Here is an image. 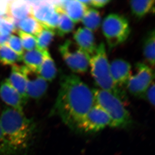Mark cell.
I'll use <instances>...</instances> for the list:
<instances>
[{
    "label": "cell",
    "instance_id": "1",
    "mask_svg": "<svg viewBox=\"0 0 155 155\" xmlns=\"http://www.w3.org/2000/svg\"><path fill=\"white\" fill-rule=\"evenodd\" d=\"M95 104L92 90L81 78L74 74H63L51 114L58 116L64 124L74 130Z\"/></svg>",
    "mask_w": 155,
    "mask_h": 155
},
{
    "label": "cell",
    "instance_id": "2",
    "mask_svg": "<svg viewBox=\"0 0 155 155\" xmlns=\"http://www.w3.org/2000/svg\"><path fill=\"white\" fill-rule=\"evenodd\" d=\"M0 126L7 148V154L24 151L31 144L35 134L34 120L11 107L4 110L0 116Z\"/></svg>",
    "mask_w": 155,
    "mask_h": 155
},
{
    "label": "cell",
    "instance_id": "3",
    "mask_svg": "<svg viewBox=\"0 0 155 155\" xmlns=\"http://www.w3.org/2000/svg\"><path fill=\"white\" fill-rule=\"evenodd\" d=\"M89 66L92 77L100 89L112 93L124 103L126 102V92L116 85L111 77L110 63L104 42L97 46L95 52L91 56Z\"/></svg>",
    "mask_w": 155,
    "mask_h": 155
},
{
    "label": "cell",
    "instance_id": "4",
    "mask_svg": "<svg viewBox=\"0 0 155 155\" xmlns=\"http://www.w3.org/2000/svg\"><path fill=\"white\" fill-rule=\"evenodd\" d=\"M95 104L101 107L111 120V127L127 129L133 120L124 102L110 92L101 89H92Z\"/></svg>",
    "mask_w": 155,
    "mask_h": 155
},
{
    "label": "cell",
    "instance_id": "5",
    "mask_svg": "<svg viewBox=\"0 0 155 155\" xmlns=\"http://www.w3.org/2000/svg\"><path fill=\"white\" fill-rule=\"evenodd\" d=\"M101 28L110 49L123 44L130 34L129 21L118 14H110L104 18Z\"/></svg>",
    "mask_w": 155,
    "mask_h": 155
},
{
    "label": "cell",
    "instance_id": "6",
    "mask_svg": "<svg viewBox=\"0 0 155 155\" xmlns=\"http://www.w3.org/2000/svg\"><path fill=\"white\" fill-rule=\"evenodd\" d=\"M59 51L65 63L72 71L82 74L87 71L91 56L74 42L66 40L59 46Z\"/></svg>",
    "mask_w": 155,
    "mask_h": 155
},
{
    "label": "cell",
    "instance_id": "7",
    "mask_svg": "<svg viewBox=\"0 0 155 155\" xmlns=\"http://www.w3.org/2000/svg\"><path fill=\"white\" fill-rule=\"evenodd\" d=\"M111 127V120L108 114L98 105H94L75 128L74 131L79 133H95Z\"/></svg>",
    "mask_w": 155,
    "mask_h": 155
},
{
    "label": "cell",
    "instance_id": "8",
    "mask_svg": "<svg viewBox=\"0 0 155 155\" xmlns=\"http://www.w3.org/2000/svg\"><path fill=\"white\" fill-rule=\"evenodd\" d=\"M136 70V73L131 74L126 85L130 94L143 98L145 92L153 82L154 72L149 65L143 62L137 63Z\"/></svg>",
    "mask_w": 155,
    "mask_h": 155
},
{
    "label": "cell",
    "instance_id": "9",
    "mask_svg": "<svg viewBox=\"0 0 155 155\" xmlns=\"http://www.w3.org/2000/svg\"><path fill=\"white\" fill-rule=\"evenodd\" d=\"M20 69L26 81L27 92L29 98L38 100L45 95L48 89V83L38 72L26 66H21Z\"/></svg>",
    "mask_w": 155,
    "mask_h": 155
},
{
    "label": "cell",
    "instance_id": "10",
    "mask_svg": "<svg viewBox=\"0 0 155 155\" xmlns=\"http://www.w3.org/2000/svg\"><path fill=\"white\" fill-rule=\"evenodd\" d=\"M0 97L11 108L23 112L25 104L20 95L11 85L8 79H5L0 84Z\"/></svg>",
    "mask_w": 155,
    "mask_h": 155
},
{
    "label": "cell",
    "instance_id": "11",
    "mask_svg": "<svg viewBox=\"0 0 155 155\" xmlns=\"http://www.w3.org/2000/svg\"><path fill=\"white\" fill-rule=\"evenodd\" d=\"M56 6L63 11L74 24L81 21L88 9L87 6L79 0L56 1Z\"/></svg>",
    "mask_w": 155,
    "mask_h": 155
},
{
    "label": "cell",
    "instance_id": "12",
    "mask_svg": "<svg viewBox=\"0 0 155 155\" xmlns=\"http://www.w3.org/2000/svg\"><path fill=\"white\" fill-rule=\"evenodd\" d=\"M110 70L113 81L117 86L126 85L132 74L130 63L121 58L114 59L110 64Z\"/></svg>",
    "mask_w": 155,
    "mask_h": 155
},
{
    "label": "cell",
    "instance_id": "13",
    "mask_svg": "<svg viewBox=\"0 0 155 155\" xmlns=\"http://www.w3.org/2000/svg\"><path fill=\"white\" fill-rule=\"evenodd\" d=\"M73 39L76 45L90 56L95 52L97 46L92 31L85 27H80L73 34Z\"/></svg>",
    "mask_w": 155,
    "mask_h": 155
},
{
    "label": "cell",
    "instance_id": "14",
    "mask_svg": "<svg viewBox=\"0 0 155 155\" xmlns=\"http://www.w3.org/2000/svg\"><path fill=\"white\" fill-rule=\"evenodd\" d=\"M6 15L13 20L19 21L33 16V8L27 1H12L7 6Z\"/></svg>",
    "mask_w": 155,
    "mask_h": 155
},
{
    "label": "cell",
    "instance_id": "15",
    "mask_svg": "<svg viewBox=\"0 0 155 155\" xmlns=\"http://www.w3.org/2000/svg\"><path fill=\"white\" fill-rule=\"evenodd\" d=\"M8 79L20 95L26 105L29 100V97L27 92L26 81L21 70L20 66H18L17 64L12 66L10 75Z\"/></svg>",
    "mask_w": 155,
    "mask_h": 155
},
{
    "label": "cell",
    "instance_id": "16",
    "mask_svg": "<svg viewBox=\"0 0 155 155\" xmlns=\"http://www.w3.org/2000/svg\"><path fill=\"white\" fill-rule=\"evenodd\" d=\"M38 73L47 82H51L56 77L57 68L48 50L44 51V60Z\"/></svg>",
    "mask_w": 155,
    "mask_h": 155
},
{
    "label": "cell",
    "instance_id": "17",
    "mask_svg": "<svg viewBox=\"0 0 155 155\" xmlns=\"http://www.w3.org/2000/svg\"><path fill=\"white\" fill-rule=\"evenodd\" d=\"M14 24L17 30L31 34L36 37L43 29L41 24L33 16L28 17L19 21H14Z\"/></svg>",
    "mask_w": 155,
    "mask_h": 155
},
{
    "label": "cell",
    "instance_id": "18",
    "mask_svg": "<svg viewBox=\"0 0 155 155\" xmlns=\"http://www.w3.org/2000/svg\"><path fill=\"white\" fill-rule=\"evenodd\" d=\"M55 2L40 1L33 8V16L41 24L46 22L55 10Z\"/></svg>",
    "mask_w": 155,
    "mask_h": 155
},
{
    "label": "cell",
    "instance_id": "19",
    "mask_svg": "<svg viewBox=\"0 0 155 155\" xmlns=\"http://www.w3.org/2000/svg\"><path fill=\"white\" fill-rule=\"evenodd\" d=\"M44 60V51L38 49L27 51L22 56V60L26 66L38 72Z\"/></svg>",
    "mask_w": 155,
    "mask_h": 155
},
{
    "label": "cell",
    "instance_id": "20",
    "mask_svg": "<svg viewBox=\"0 0 155 155\" xmlns=\"http://www.w3.org/2000/svg\"><path fill=\"white\" fill-rule=\"evenodd\" d=\"M154 0H133L130 2L131 11L134 16L141 19L149 13L154 8Z\"/></svg>",
    "mask_w": 155,
    "mask_h": 155
},
{
    "label": "cell",
    "instance_id": "21",
    "mask_svg": "<svg viewBox=\"0 0 155 155\" xmlns=\"http://www.w3.org/2000/svg\"><path fill=\"white\" fill-rule=\"evenodd\" d=\"M155 32L153 29L148 33L143 42V56L151 66L155 65Z\"/></svg>",
    "mask_w": 155,
    "mask_h": 155
},
{
    "label": "cell",
    "instance_id": "22",
    "mask_svg": "<svg viewBox=\"0 0 155 155\" xmlns=\"http://www.w3.org/2000/svg\"><path fill=\"white\" fill-rule=\"evenodd\" d=\"M81 21L85 28L94 32L98 29L101 25V16L96 9L88 8Z\"/></svg>",
    "mask_w": 155,
    "mask_h": 155
},
{
    "label": "cell",
    "instance_id": "23",
    "mask_svg": "<svg viewBox=\"0 0 155 155\" xmlns=\"http://www.w3.org/2000/svg\"><path fill=\"white\" fill-rule=\"evenodd\" d=\"M22 56L17 54L7 45L0 46V64L3 66L14 65L21 61Z\"/></svg>",
    "mask_w": 155,
    "mask_h": 155
},
{
    "label": "cell",
    "instance_id": "24",
    "mask_svg": "<svg viewBox=\"0 0 155 155\" xmlns=\"http://www.w3.org/2000/svg\"><path fill=\"white\" fill-rule=\"evenodd\" d=\"M56 10L60 12V18L56 30L59 36L63 37L73 31L74 28V23L63 11Z\"/></svg>",
    "mask_w": 155,
    "mask_h": 155
},
{
    "label": "cell",
    "instance_id": "25",
    "mask_svg": "<svg viewBox=\"0 0 155 155\" xmlns=\"http://www.w3.org/2000/svg\"><path fill=\"white\" fill-rule=\"evenodd\" d=\"M55 32L52 30L44 28L40 34L36 37L37 40V49L41 51L47 50L49 46L53 40Z\"/></svg>",
    "mask_w": 155,
    "mask_h": 155
},
{
    "label": "cell",
    "instance_id": "26",
    "mask_svg": "<svg viewBox=\"0 0 155 155\" xmlns=\"http://www.w3.org/2000/svg\"><path fill=\"white\" fill-rule=\"evenodd\" d=\"M17 32L19 35L24 49L27 50V51H29L37 48L36 37L20 30H18Z\"/></svg>",
    "mask_w": 155,
    "mask_h": 155
},
{
    "label": "cell",
    "instance_id": "27",
    "mask_svg": "<svg viewBox=\"0 0 155 155\" xmlns=\"http://www.w3.org/2000/svg\"><path fill=\"white\" fill-rule=\"evenodd\" d=\"M6 45H7L10 48L19 55L22 56L24 53L23 47L22 46L20 39L19 37L16 35L13 34L11 35L9 41Z\"/></svg>",
    "mask_w": 155,
    "mask_h": 155
},
{
    "label": "cell",
    "instance_id": "28",
    "mask_svg": "<svg viewBox=\"0 0 155 155\" xmlns=\"http://www.w3.org/2000/svg\"><path fill=\"white\" fill-rule=\"evenodd\" d=\"M59 18H60V12H58L56 9L55 7V10L53 13L48 20L44 23L42 24L41 25L44 28H47L54 31L55 29H56L57 28L59 21Z\"/></svg>",
    "mask_w": 155,
    "mask_h": 155
},
{
    "label": "cell",
    "instance_id": "29",
    "mask_svg": "<svg viewBox=\"0 0 155 155\" xmlns=\"http://www.w3.org/2000/svg\"><path fill=\"white\" fill-rule=\"evenodd\" d=\"M155 84L153 81L145 92L143 97L153 106L155 105Z\"/></svg>",
    "mask_w": 155,
    "mask_h": 155
},
{
    "label": "cell",
    "instance_id": "30",
    "mask_svg": "<svg viewBox=\"0 0 155 155\" xmlns=\"http://www.w3.org/2000/svg\"><path fill=\"white\" fill-rule=\"evenodd\" d=\"M110 2V0H91L90 6L95 8H101L105 7Z\"/></svg>",
    "mask_w": 155,
    "mask_h": 155
},
{
    "label": "cell",
    "instance_id": "31",
    "mask_svg": "<svg viewBox=\"0 0 155 155\" xmlns=\"http://www.w3.org/2000/svg\"><path fill=\"white\" fill-rule=\"evenodd\" d=\"M7 154V148L1 127L0 126V155H6Z\"/></svg>",
    "mask_w": 155,
    "mask_h": 155
},
{
    "label": "cell",
    "instance_id": "32",
    "mask_svg": "<svg viewBox=\"0 0 155 155\" xmlns=\"http://www.w3.org/2000/svg\"><path fill=\"white\" fill-rule=\"evenodd\" d=\"M11 35H4L0 33V46L7 44Z\"/></svg>",
    "mask_w": 155,
    "mask_h": 155
}]
</instances>
